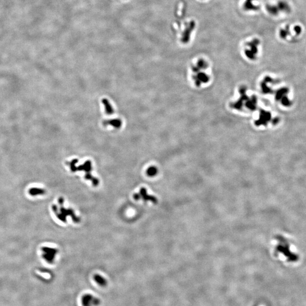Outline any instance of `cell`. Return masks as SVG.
I'll return each instance as SVG.
<instances>
[{
	"mask_svg": "<svg viewBox=\"0 0 306 306\" xmlns=\"http://www.w3.org/2000/svg\"><path fill=\"white\" fill-rule=\"evenodd\" d=\"M289 92V90L287 88H282L277 91L276 94V99L277 100L281 99L284 96L286 95Z\"/></svg>",
	"mask_w": 306,
	"mask_h": 306,
	"instance_id": "cell-15",
	"label": "cell"
},
{
	"mask_svg": "<svg viewBox=\"0 0 306 306\" xmlns=\"http://www.w3.org/2000/svg\"><path fill=\"white\" fill-rule=\"evenodd\" d=\"M94 279L95 282L98 284H99L100 286L104 287L106 286L107 284V280L105 278L102 277V276L99 274H95L94 276Z\"/></svg>",
	"mask_w": 306,
	"mask_h": 306,
	"instance_id": "cell-10",
	"label": "cell"
},
{
	"mask_svg": "<svg viewBox=\"0 0 306 306\" xmlns=\"http://www.w3.org/2000/svg\"><path fill=\"white\" fill-rule=\"evenodd\" d=\"M277 240L278 244L276 251V253H281L284 255L289 261L294 262L298 260V256L291 252L290 249V244L288 241L282 236H278Z\"/></svg>",
	"mask_w": 306,
	"mask_h": 306,
	"instance_id": "cell-1",
	"label": "cell"
},
{
	"mask_svg": "<svg viewBox=\"0 0 306 306\" xmlns=\"http://www.w3.org/2000/svg\"><path fill=\"white\" fill-rule=\"evenodd\" d=\"M102 102L103 103V104L105 106V108H106V112L107 113V114L108 115H111L112 114L113 112H114V111L112 108L111 104L109 103V102L108 101L107 99H103Z\"/></svg>",
	"mask_w": 306,
	"mask_h": 306,
	"instance_id": "cell-14",
	"label": "cell"
},
{
	"mask_svg": "<svg viewBox=\"0 0 306 306\" xmlns=\"http://www.w3.org/2000/svg\"><path fill=\"white\" fill-rule=\"evenodd\" d=\"M294 31H295V34H296L297 35H300V34L302 33V27H301L300 26L297 25V26H295L294 27Z\"/></svg>",
	"mask_w": 306,
	"mask_h": 306,
	"instance_id": "cell-18",
	"label": "cell"
},
{
	"mask_svg": "<svg viewBox=\"0 0 306 306\" xmlns=\"http://www.w3.org/2000/svg\"><path fill=\"white\" fill-rule=\"evenodd\" d=\"M42 251L43 252L42 256L44 260L49 264H52L54 261L56 255L58 252V250L56 248L44 247L42 248Z\"/></svg>",
	"mask_w": 306,
	"mask_h": 306,
	"instance_id": "cell-5",
	"label": "cell"
},
{
	"mask_svg": "<svg viewBox=\"0 0 306 306\" xmlns=\"http://www.w3.org/2000/svg\"><path fill=\"white\" fill-rule=\"evenodd\" d=\"M258 0H245L244 3V9L247 10H258L259 7L255 4V2Z\"/></svg>",
	"mask_w": 306,
	"mask_h": 306,
	"instance_id": "cell-8",
	"label": "cell"
},
{
	"mask_svg": "<svg viewBox=\"0 0 306 306\" xmlns=\"http://www.w3.org/2000/svg\"><path fill=\"white\" fill-rule=\"evenodd\" d=\"M77 162H78V160L74 159L71 162L68 163L70 167L71 170L73 172H75L76 171H85L86 172L85 178L87 180H91L94 186L98 185L99 184L98 180L91 175L90 172L91 171V163L90 161H87L83 165H81L77 167H75V164Z\"/></svg>",
	"mask_w": 306,
	"mask_h": 306,
	"instance_id": "cell-2",
	"label": "cell"
},
{
	"mask_svg": "<svg viewBox=\"0 0 306 306\" xmlns=\"http://www.w3.org/2000/svg\"><path fill=\"white\" fill-rule=\"evenodd\" d=\"M103 124L104 125H111L116 128H119L121 126L122 123L120 119H114V120H111L104 121L103 122Z\"/></svg>",
	"mask_w": 306,
	"mask_h": 306,
	"instance_id": "cell-11",
	"label": "cell"
},
{
	"mask_svg": "<svg viewBox=\"0 0 306 306\" xmlns=\"http://www.w3.org/2000/svg\"><path fill=\"white\" fill-rule=\"evenodd\" d=\"M157 173V169L155 167H151L147 170V174L149 176H153Z\"/></svg>",
	"mask_w": 306,
	"mask_h": 306,
	"instance_id": "cell-16",
	"label": "cell"
},
{
	"mask_svg": "<svg viewBox=\"0 0 306 306\" xmlns=\"http://www.w3.org/2000/svg\"><path fill=\"white\" fill-rule=\"evenodd\" d=\"M266 9L270 14L274 15V16H277L279 14V13L280 12L277 7V5L267 4L266 6Z\"/></svg>",
	"mask_w": 306,
	"mask_h": 306,
	"instance_id": "cell-9",
	"label": "cell"
},
{
	"mask_svg": "<svg viewBox=\"0 0 306 306\" xmlns=\"http://www.w3.org/2000/svg\"><path fill=\"white\" fill-rule=\"evenodd\" d=\"M29 195L33 196L37 195H42L45 193V190L42 188H32L29 190Z\"/></svg>",
	"mask_w": 306,
	"mask_h": 306,
	"instance_id": "cell-13",
	"label": "cell"
},
{
	"mask_svg": "<svg viewBox=\"0 0 306 306\" xmlns=\"http://www.w3.org/2000/svg\"><path fill=\"white\" fill-rule=\"evenodd\" d=\"M281 102H282V104L286 107H289L292 105V102L289 101V99L287 98V97L286 95L281 99Z\"/></svg>",
	"mask_w": 306,
	"mask_h": 306,
	"instance_id": "cell-17",
	"label": "cell"
},
{
	"mask_svg": "<svg viewBox=\"0 0 306 306\" xmlns=\"http://www.w3.org/2000/svg\"><path fill=\"white\" fill-rule=\"evenodd\" d=\"M279 37L282 39H285L287 38V37L289 35H291V33H290V27L289 25H287L284 29H282L279 30Z\"/></svg>",
	"mask_w": 306,
	"mask_h": 306,
	"instance_id": "cell-12",
	"label": "cell"
},
{
	"mask_svg": "<svg viewBox=\"0 0 306 306\" xmlns=\"http://www.w3.org/2000/svg\"><path fill=\"white\" fill-rule=\"evenodd\" d=\"M277 7L279 11L289 13L291 11V7L290 5L284 1H280L277 3Z\"/></svg>",
	"mask_w": 306,
	"mask_h": 306,
	"instance_id": "cell-7",
	"label": "cell"
},
{
	"mask_svg": "<svg viewBox=\"0 0 306 306\" xmlns=\"http://www.w3.org/2000/svg\"><path fill=\"white\" fill-rule=\"evenodd\" d=\"M100 303V299L91 294H84L81 298L82 306H98Z\"/></svg>",
	"mask_w": 306,
	"mask_h": 306,
	"instance_id": "cell-4",
	"label": "cell"
},
{
	"mask_svg": "<svg viewBox=\"0 0 306 306\" xmlns=\"http://www.w3.org/2000/svg\"><path fill=\"white\" fill-rule=\"evenodd\" d=\"M61 206L58 209V207L56 205H53L52 206V210L54 211V213L56 214V216L57 217L60 221H62L63 222H66V217L67 216H70L73 220V221L75 223H78L80 221V219L78 217H77L76 215L74 214V213L73 210L72 209H66L62 206V205H60Z\"/></svg>",
	"mask_w": 306,
	"mask_h": 306,
	"instance_id": "cell-3",
	"label": "cell"
},
{
	"mask_svg": "<svg viewBox=\"0 0 306 306\" xmlns=\"http://www.w3.org/2000/svg\"><path fill=\"white\" fill-rule=\"evenodd\" d=\"M134 198L136 200H139L142 198L145 201H150L154 203H156L157 202V200L155 197L152 196H149L147 194L146 190L144 188H142L140 190L139 194H135L134 195Z\"/></svg>",
	"mask_w": 306,
	"mask_h": 306,
	"instance_id": "cell-6",
	"label": "cell"
}]
</instances>
